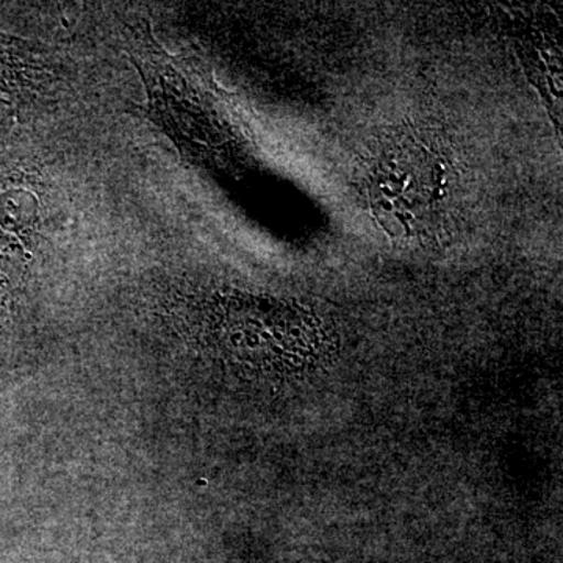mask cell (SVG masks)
Returning <instances> with one entry per match:
<instances>
[{"mask_svg": "<svg viewBox=\"0 0 563 563\" xmlns=\"http://www.w3.org/2000/svg\"><path fill=\"white\" fill-rule=\"evenodd\" d=\"M455 174L431 143L404 139L380 155L372 176V206L396 239L424 240L442 228L453 202Z\"/></svg>", "mask_w": 563, "mask_h": 563, "instance_id": "6da1fadb", "label": "cell"}, {"mask_svg": "<svg viewBox=\"0 0 563 563\" xmlns=\"http://www.w3.org/2000/svg\"><path fill=\"white\" fill-rule=\"evenodd\" d=\"M0 124H2V113H0Z\"/></svg>", "mask_w": 563, "mask_h": 563, "instance_id": "7a4b0ae2", "label": "cell"}]
</instances>
